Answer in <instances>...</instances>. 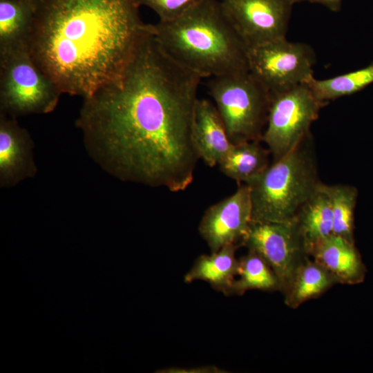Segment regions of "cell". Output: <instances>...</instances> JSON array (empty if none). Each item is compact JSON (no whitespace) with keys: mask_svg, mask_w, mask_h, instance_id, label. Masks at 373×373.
I'll use <instances>...</instances> for the list:
<instances>
[{"mask_svg":"<svg viewBox=\"0 0 373 373\" xmlns=\"http://www.w3.org/2000/svg\"><path fill=\"white\" fill-rule=\"evenodd\" d=\"M202 79L165 52L151 25L121 77L84 99L76 126L90 157L122 181L186 189L200 159L193 126Z\"/></svg>","mask_w":373,"mask_h":373,"instance_id":"cell-1","label":"cell"},{"mask_svg":"<svg viewBox=\"0 0 373 373\" xmlns=\"http://www.w3.org/2000/svg\"><path fill=\"white\" fill-rule=\"evenodd\" d=\"M139 0H47L28 48L62 93L84 99L119 79L151 24Z\"/></svg>","mask_w":373,"mask_h":373,"instance_id":"cell-2","label":"cell"},{"mask_svg":"<svg viewBox=\"0 0 373 373\" xmlns=\"http://www.w3.org/2000/svg\"><path fill=\"white\" fill-rule=\"evenodd\" d=\"M151 28L165 52L202 78L249 71V49L218 0H202L180 17Z\"/></svg>","mask_w":373,"mask_h":373,"instance_id":"cell-3","label":"cell"},{"mask_svg":"<svg viewBox=\"0 0 373 373\" xmlns=\"http://www.w3.org/2000/svg\"><path fill=\"white\" fill-rule=\"evenodd\" d=\"M310 135L249 184L252 221L283 222L296 219L316 191L318 179Z\"/></svg>","mask_w":373,"mask_h":373,"instance_id":"cell-4","label":"cell"},{"mask_svg":"<svg viewBox=\"0 0 373 373\" xmlns=\"http://www.w3.org/2000/svg\"><path fill=\"white\" fill-rule=\"evenodd\" d=\"M206 86L233 144L262 141L271 95L250 71L210 77Z\"/></svg>","mask_w":373,"mask_h":373,"instance_id":"cell-5","label":"cell"},{"mask_svg":"<svg viewBox=\"0 0 373 373\" xmlns=\"http://www.w3.org/2000/svg\"><path fill=\"white\" fill-rule=\"evenodd\" d=\"M62 94L28 48L0 55V112L17 118L52 112Z\"/></svg>","mask_w":373,"mask_h":373,"instance_id":"cell-6","label":"cell"},{"mask_svg":"<svg viewBox=\"0 0 373 373\" xmlns=\"http://www.w3.org/2000/svg\"><path fill=\"white\" fill-rule=\"evenodd\" d=\"M325 104L316 98L306 84L271 95L262 141L273 156V161L309 135L311 125Z\"/></svg>","mask_w":373,"mask_h":373,"instance_id":"cell-7","label":"cell"},{"mask_svg":"<svg viewBox=\"0 0 373 373\" xmlns=\"http://www.w3.org/2000/svg\"><path fill=\"white\" fill-rule=\"evenodd\" d=\"M249 69L271 95L305 84L314 76L316 55L308 44L278 39L248 50Z\"/></svg>","mask_w":373,"mask_h":373,"instance_id":"cell-8","label":"cell"},{"mask_svg":"<svg viewBox=\"0 0 373 373\" xmlns=\"http://www.w3.org/2000/svg\"><path fill=\"white\" fill-rule=\"evenodd\" d=\"M222 10L248 49L286 37L293 0H222Z\"/></svg>","mask_w":373,"mask_h":373,"instance_id":"cell-9","label":"cell"},{"mask_svg":"<svg viewBox=\"0 0 373 373\" xmlns=\"http://www.w3.org/2000/svg\"><path fill=\"white\" fill-rule=\"evenodd\" d=\"M242 246L259 254L278 277L285 291L294 274L307 256L296 219L283 222H251Z\"/></svg>","mask_w":373,"mask_h":373,"instance_id":"cell-10","label":"cell"},{"mask_svg":"<svg viewBox=\"0 0 373 373\" xmlns=\"http://www.w3.org/2000/svg\"><path fill=\"white\" fill-rule=\"evenodd\" d=\"M251 222V188L240 184L232 195L205 211L198 231L211 252H215L231 244L241 247Z\"/></svg>","mask_w":373,"mask_h":373,"instance_id":"cell-11","label":"cell"},{"mask_svg":"<svg viewBox=\"0 0 373 373\" xmlns=\"http://www.w3.org/2000/svg\"><path fill=\"white\" fill-rule=\"evenodd\" d=\"M34 144L17 118L0 112V187L11 188L35 177Z\"/></svg>","mask_w":373,"mask_h":373,"instance_id":"cell-12","label":"cell"},{"mask_svg":"<svg viewBox=\"0 0 373 373\" xmlns=\"http://www.w3.org/2000/svg\"><path fill=\"white\" fill-rule=\"evenodd\" d=\"M193 140L200 159L210 167L218 165L234 145L215 104L208 99L197 101Z\"/></svg>","mask_w":373,"mask_h":373,"instance_id":"cell-13","label":"cell"},{"mask_svg":"<svg viewBox=\"0 0 373 373\" xmlns=\"http://www.w3.org/2000/svg\"><path fill=\"white\" fill-rule=\"evenodd\" d=\"M309 256L325 268L336 283L354 285L364 280L365 268L354 242L332 234L318 243Z\"/></svg>","mask_w":373,"mask_h":373,"instance_id":"cell-14","label":"cell"},{"mask_svg":"<svg viewBox=\"0 0 373 373\" xmlns=\"http://www.w3.org/2000/svg\"><path fill=\"white\" fill-rule=\"evenodd\" d=\"M240 246L231 244L211 254L200 256L184 276L186 283L202 280L214 289L230 295L231 287L237 277L239 260L236 252Z\"/></svg>","mask_w":373,"mask_h":373,"instance_id":"cell-15","label":"cell"},{"mask_svg":"<svg viewBox=\"0 0 373 373\" xmlns=\"http://www.w3.org/2000/svg\"><path fill=\"white\" fill-rule=\"evenodd\" d=\"M36 10L22 0H0V55L28 48Z\"/></svg>","mask_w":373,"mask_h":373,"instance_id":"cell-16","label":"cell"},{"mask_svg":"<svg viewBox=\"0 0 373 373\" xmlns=\"http://www.w3.org/2000/svg\"><path fill=\"white\" fill-rule=\"evenodd\" d=\"M296 222L307 256L318 243L333 234L331 203L322 182L299 211Z\"/></svg>","mask_w":373,"mask_h":373,"instance_id":"cell-17","label":"cell"},{"mask_svg":"<svg viewBox=\"0 0 373 373\" xmlns=\"http://www.w3.org/2000/svg\"><path fill=\"white\" fill-rule=\"evenodd\" d=\"M260 142H247L234 144L218 164L220 171L238 184H249L258 179L268 168V149Z\"/></svg>","mask_w":373,"mask_h":373,"instance_id":"cell-18","label":"cell"},{"mask_svg":"<svg viewBox=\"0 0 373 373\" xmlns=\"http://www.w3.org/2000/svg\"><path fill=\"white\" fill-rule=\"evenodd\" d=\"M334 278L321 265L307 256L297 267L285 291V304L296 308L304 302L320 296L334 284Z\"/></svg>","mask_w":373,"mask_h":373,"instance_id":"cell-19","label":"cell"},{"mask_svg":"<svg viewBox=\"0 0 373 373\" xmlns=\"http://www.w3.org/2000/svg\"><path fill=\"white\" fill-rule=\"evenodd\" d=\"M305 84L316 99L327 104L373 84V62L363 68L328 79H318L313 76Z\"/></svg>","mask_w":373,"mask_h":373,"instance_id":"cell-20","label":"cell"},{"mask_svg":"<svg viewBox=\"0 0 373 373\" xmlns=\"http://www.w3.org/2000/svg\"><path fill=\"white\" fill-rule=\"evenodd\" d=\"M281 290L280 281L267 262L257 253L249 250L239 260L238 271L230 295H242L248 290Z\"/></svg>","mask_w":373,"mask_h":373,"instance_id":"cell-21","label":"cell"},{"mask_svg":"<svg viewBox=\"0 0 373 373\" xmlns=\"http://www.w3.org/2000/svg\"><path fill=\"white\" fill-rule=\"evenodd\" d=\"M332 207L333 235L354 242V211L357 191L353 186L344 184L327 185L322 183Z\"/></svg>","mask_w":373,"mask_h":373,"instance_id":"cell-22","label":"cell"},{"mask_svg":"<svg viewBox=\"0 0 373 373\" xmlns=\"http://www.w3.org/2000/svg\"><path fill=\"white\" fill-rule=\"evenodd\" d=\"M202 0H139L140 6L152 9L159 17L160 21L173 20Z\"/></svg>","mask_w":373,"mask_h":373,"instance_id":"cell-23","label":"cell"},{"mask_svg":"<svg viewBox=\"0 0 373 373\" xmlns=\"http://www.w3.org/2000/svg\"><path fill=\"white\" fill-rule=\"evenodd\" d=\"M158 372L162 373H225L223 369L215 365H202L192 367H171Z\"/></svg>","mask_w":373,"mask_h":373,"instance_id":"cell-24","label":"cell"},{"mask_svg":"<svg viewBox=\"0 0 373 373\" xmlns=\"http://www.w3.org/2000/svg\"><path fill=\"white\" fill-rule=\"evenodd\" d=\"M295 3L309 2L312 3L321 4L333 12H338L342 7L343 0H293Z\"/></svg>","mask_w":373,"mask_h":373,"instance_id":"cell-25","label":"cell"},{"mask_svg":"<svg viewBox=\"0 0 373 373\" xmlns=\"http://www.w3.org/2000/svg\"><path fill=\"white\" fill-rule=\"evenodd\" d=\"M22 1H26L34 6L36 8H37L39 6L43 4L47 0H22Z\"/></svg>","mask_w":373,"mask_h":373,"instance_id":"cell-26","label":"cell"}]
</instances>
